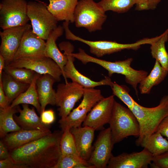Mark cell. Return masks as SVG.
<instances>
[{
  "label": "cell",
  "mask_w": 168,
  "mask_h": 168,
  "mask_svg": "<svg viewBox=\"0 0 168 168\" xmlns=\"http://www.w3.org/2000/svg\"><path fill=\"white\" fill-rule=\"evenodd\" d=\"M62 131H56L9 152V157L24 168H54L61 153Z\"/></svg>",
  "instance_id": "obj_1"
},
{
  "label": "cell",
  "mask_w": 168,
  "mask_h": 168,
  "mask_svg": "<svg viewBox=\"0 0 168 168\" xmlns=\"http://www.w3.org/2000/svg\"><path fill=\"white\" fill-rule=\"evenodd\" d=\"M72 55L84 64L91 62L100 65L108 71L109 77L114 73L124 75L126 82L133 87L137 95L138 84L148 75V72L146 71L136 70L131 67V64L133 61L132 58L115 62L107 61L91 56L81 48L79 49L78 53H72Z\"/></svg>",
  "instance_id": "obj_2"
},
{
  "label": "cell",
  "mask_w": 168,
  "mask_h": 168,
  "mask_svg": "<svg viewBox=\"0 0 168 168\" xmlns=\"http://www.w3.org/2000/svg\"><path fill=\"white\" fill-rule=\"evenodd\" d=\"M137 119L140 127V134L135 142L141 146L149 137L155 132L162 120L168 115V95L163 96L158 105L146 107L136 102L129 109Z\"/></svg>",
  "instance_id": "obj_3"
},
{
  "label": "cell",
  "mask_w": 168,
  "mask_h": 168,
  "mask_svg": "<svg viewBox=\"0 0 168 168\" xmlns=\"http://www.w3.org/2000/svg\"><path fill=\"white\" fill-rule=\"evenodd\" d=\"M108 124L114 145L129 136L138 138L139 135V125L134 114L115 100Z\"/></svg>",
  "instance_id": "obj_4"
},
{
  "label": "cell",
  "mask_w": 168,
  "mask_h": 168,
  "mask_svg": "<svg viewBox=\"0 0 168 168\" xmlns=\"http://www.w3.org/2000/svg\"><path fill=\"white\" fill-rule=\"evenodd\" d=\"M70 22L64 21L63 26L66 39L81 42L89 47L90 52L98 58L110 54L124 49L137 50L143 44H150V38H144L132 44H121L115 41L107 40L91 41L83 39L73 34L69 27Z\"/></svg>",
  "instance_id": "obj_5"
},
{
  "label": "cell",
  "mask_w": 168,
  "mask_h": 168,
  "mask_svg": "<svg viewBox=\"0 0 168 168\" xmlns=\"http://www.w3.org/2000/svg\"><path fill=\"white\" fill-rule=\"evenodd\" d=\"M105 12L94 0H79L74 12L75 25L90 32L101 30L107 19Z\"/></svg>",
  "instance_id": "obj_6"
},
{
  "label": "cell",
  "mask_w": 168,
  "mask_h": 168,
  "mask_svg": "<svg viewBox=\"0 0 168 168\" xmlns=\"http://www.w3.org/2000/svg\"><path fill=\"white\" fill-rule=\"evenodd\" d=\"M27 12L33 31L44 40L58 26V21L49 11L47 6L41 2H28Z\"/></svg>",
  "instance_id": "obj_7"
},
{
  "label": "cell",
  "mask_w": 168,
  "mask_h": 168,
  "mask_svg": "<svg viewBox=\"0 0 168 168\" xmlns=\"http://www.w3.org/2000/svg\"><path fill=\"white\" fill-rule=\"evenodd\" d=\"M83 99L79 105L68 115L58 121L59 127L63 132L66 128L81 126L88 114L93 107L104 98L100 90L84 88Z\"/></svg>",
  "instance_id": "obj_8"
},
{
  "label": "cell",
  "mask_w": 168,
  "mask_h": 168,
  "mask_svg": "<svg viewBox=\"0 0 168 168\" xmlns=\"http://www.w3.org/2000/svg\"><path fill=\"white\" fill-rule=\"evenodd\" d=\"M26 0H2L0 3V27L3 30L24 25L30 19Z\"/></svg>",
  "instance_id": "obj_9"
},
{
  "label": "cell",
  "mask_w": 168,
  "mask_h": 168,
  "mask_svg": "<svg viewBox=\"0 0 168 168\" xmlns=\"http://www.w3.org/2000/svg\"><path fill=\"white\" fill-rule=\"evenodd\" d=\"M60 49L63 50L64 54L68 57V60L63 68V77L65 83L68 82L67 78L71 79L84 88H94L101 86L107 85L110 86L113 82L110 77H105L104 79L99 81H93L80 73L75 68L74 64L75 58L71 54L74 50L73 45L68 42H63L59 44Z\"/></svg>",
  "instance_id": "obj_10"
},
{
  "label": "cell",
  "mask_w": 168,
  "mask_h": 168,
  "mask_svg": "<svg viewBox=\"0 0 168 168\" xmlns=\"http://www.w3.org/2000/svg\"><path fill=\"white\" fill-rule=\"evenodd\" d=\"M10 67L25 68L41 75L49 74L57 82L61 80L63 75L59 66L52 59L45 56H32L21 58L12 60L7 65Z\"/></svg>",
  "instance_id": "obj_11"
},
{
  "label": "cell",
  "mask_w": 168,
  "mask_h": 168,
  "mask_svg": "<svg viewBox=\"0 0 168 168\" xmlns=\"http://www.w3.org/2000/svg\"><path fill=\"white\" fill-rule=\"evenodd\" d=\"M84 88L75 82L60 83L56 91L55 105L61 119L67 117L75 104L83 96Z\"/></svg>",
  "instance_id": "obj_12"
},
{
  "label": "cell",
  "mask_w": 168,
  "mask_h": 168,
  "mask_svg": "<svg viewBox=\"0 0 168 168\" xmlns=\"http://www.w3.org/2000/svg\"><path fill=\"white\" fill-rule=\"evenodd\" d=\"M31 27V26L27 23L23 26L7 28L0 32V54L5 58V65L13 60L24 34Z\"/></svg>",
  "instance_id": "obj_13"
},
{
  "label": "cell",
  "mask_w": 168,
  "mask_h": 168,
  "mask_svg": "<svg viewBox=\"0 0 168 168\" xmlns=\"http://www.w3.org/2000/svg\"><path fill=\"white\" fill-rule=\"evenodd\" d=\"M114 145L110 128L103 129L95 141L88 162L95 168H105L113 154Z\"/></svg>",
  "instance_id": "obj_14"
},
{
  "label": "cell",
  "mask_w": 168,
  "mask_h": 168,
  "mask_svg": "<svg viewBox=\"0 0 168 168\" xmlns=\"http://www.w3.org/2000/svg\"><path fill=\"white\" fill-rule=\"evenodd\" d=\"M114 95L104 97L88 114L82 123L96 130L101 129L110 121L114 101Z\"/></svg>",
  "instance_id": "obj_15"
},
{
  "label": "cell",
  "mask_w": 168,
  "mask_h": 168,
  "mask_svg": "<svg viewBox=\"0 0 168 168\" xmlns=\"http://www.w3.org/2000/svg\"><path fill=\"white\" fill-rule=\"evenodd\" d=\"M153 156L145 148L139 152L130 153L123 152L118 156L112 155L107 168H147Z\"/></svg>",
  "instance_id": "obj_16"
},
{
  "label": "cell",
  "mask_w": 168,
  "mask_h": 168,
  "mask_svg": "<svg viewBox=\"0 0 168 168\" xmlns=\"http://www.w3.org/2000/svg\"><path fill=\"white\" fill-rule=\"evenodd\" d=\"M45 44L44 40L30 29L24 34L13 60L25 57L45 56Z\"/></svg>",
  "instance_id": "obj_17"
},
{
  "label": "cell",
  "mask_w": 168,
  "mask_h": 168,
  "mask_svg": "<svg viewBox=\"0 0 168 168\" xmlns=\"http://www.w3.org/2000/svg\"><path fill=\"white\" fill-rule=\"evenodd\" d=\"M51 132L50 130L43 131L21 129L8 133L1 140L9 151L20 147L28 143L41 138Z\"/></svg>",
  "instance_id": "obj_18"
},
{
  "label": "cell",
  "mask_w": 168,
  "mask_h": 168,
  "mask_svg": "<svg viewBox=\"0 0 168 168\" xmlns=\"http://www.w3.org/2000/svg\"><path fill=\"white\" fill-rule=\"evenodd\" d=\"M95 130L88 126L73 127L70 129L75 142L79 155L88 161L92 151V143Z\"/></svg>",
  "instance_id": "obj_19"
},
{
  "label": "cell",
  "mask_w": 168,
  "mask_h": 168,
  "mask_svg": "<svg viewBox=\"0 0 168 168\" xmlns=\"http://www.w3.org/2000/svg\"><path fill=\"white\" fill-rule=\"evenodd\" d=\"M55 82L54 78L49 74L41 75L37 79L36 89L41 107V114L47 105H55L56 93L53 88Z\"/></svg>",
  "instance_id": "obj_20"
},
{
  "label": "cell",
  "mask_w": 168,
  "mask_h": 168,
  "mask_svg": "<svg viewBox=\"0 0 168 168\" xmlns=\"http://www.w3.org/2000/svg\"><path fill=\"white\" fill-rule=\"evenodd\" d=\"M22 109H19V116L15 114L14 115L15 121L21 129L43 131L50 130L49 125L42 123L34 108H30L26 104H22Z\"/></svg>",
  "instance_id": "obj_21"
},
{
  "label": "cell",
  "mask_w": 168,
  "mask_h": 168,
  "mask_svg": "<svg viewBox=\"0 0 168 168\" xmlns=\"http://www.w3.org/2000/svg\"><path fill=\"white\" fill-rule=\"evenodd\" d=\"M64 29L62 26H59L53 30L46 40L45 55L53 60L60 67L63 77V68L67 62V56L62 54L56 44V41L63 34Z\"/></svg>",
  "instance_id": "obj_22"
},
{
  "label": "cell",
  "mask_w": 168,
  "mask_h": 168,
  "mask_svg": "<svg viewBox=\"0 0 168 168\" xmlns=\"http://www.w3.org/2000/svg\"><path fill=\"white\" fill-rule=\"evenodd\" d=\"M49 11L58 21L74 22V12L78 0H49Z\"/></svg>",
  "instance_id": "obj_23"
},
{
  "label": "cell",
  "mask_w": 168,
  "mask_h": 168,
  "mask_svg": "<svg viewBox=\"0 0 168 168\" xmlns=\"http://www.w3.org/2000/svg\"><path fill=\"white\" fill-rule=\"evenodd\" d=\"M168 71L163 68L156 60L154 66L150 73L140 83L139 89L141 94H149L152 87L157 85L164 80Z\"/></svg>",
  "instance_id": "obj_24"
},
{
  "label": "cell",
  "mask_w": 168,
  "mask_h": 168,
  "mask_svg": "<svg viewBox=\"0 0 168 168\" xmlns=\"http://www.w3.org/2000/svg\"><path fill=\"white\" fill-rule=\"evenodd\" d=\"M41 75L35 73L29 87L26 91L20 94L12 101L10 106L11 107H15L21 104H30L35 107L40 114L41 107L39 100L36 83L37 79Z\"/></svg>",
  "instance_id": "obj_25"
},
{
  "label": "cell",
  "mask_w": 168,
  "mask_h": 168,
  "mask_svg": "<svg viewBox=\"0 0 168 168\" xmlns=\"http://www.w3.org/2000/svg\"><path fill=\"white\" fill-rule=\"evenodd\" d=\"M10 106L6 109L0 108V137L2 139L9 133L21 129L14 119V114L19 112L20 107L19 105L14 107Z\"/></svg>",
  "instance_id": "obj_26"
},
{
  "label": "cell",
  "mask_w": 168,
  "mask_h": 168,
  "mask_svg": "<svg viewBox=\"0 0 168 168\" xmlns=\"http://www.w3.org/2000/svg\"><path fill=\"white\" fill-rule=\"evenodd\" d=\"M168 40V28L150 44V49L152 58L168 71V53L165 47V44Z\"/></svg>",
  "instance_id": "obj_27"
},
{
  "label": "cell",
  "mask_w": 168,
  "mask_h": 168,
  "mask_svg": "<svg viewBox=\"0 0 168 168\" xmlns=\"http://www.w3.org/2000/svg\"><path fill=\"white\" fill-rule=\"evenodd\" d=\"M2 83L4 92L10 103L26 91L30 85L18 82L5 72L2 75Z\"/></svg>",
  "instance_id": "obj_28"
},
{
  "label": "cell",
  "mask_w": 168,
  "mask_h": 168,
  "mask_svg": "<svg viewBox=\"0 0 168 168\" xmlns=\"http://www.w3.org/2000/svg\"><path fill=\"white\" fill-rule=\"evenodd\" d=\"M156 131L151 135L140 146L147 150L153 156L168 151V140Z\"/></svg>",
  "instance_id": "obj_29"
},
{
  "label": "cell",
  "mask_w": 168,
  "mask_h": 168,
  "mask_svg": "<svg viewBox=\"0 0 168 168\" xmlns=\"http://www.w3.org/2000/svg\"><path fill=\"white\" fill-rule=\"evenodd\" d=\"M136 3V0H101L98 4L105 12L111 11L118 13L128 11Z\"/></svg>",
  "instance_id": "obj_30"
},
{
  "label": "cell",
  "mask_w": 168,
  "mask_h": 168,
  "mask_svg": "<svg viewBox=\"0 0 168 168\" xmlns=\"http://www.w3.org/2000/svg\"><path fill=\"white\" fill-rule=\"evenodd\" d=\"M54 168H95L78 155L61 156Z\"/></svg>",
  "instance_id": "obj_31"
},
{
  "label": "cell",
  "mask_w": 168,
  "mask_h": 168,
  "mask_svg": "<svg viewBox=\"0 0 168 168\" xmlns=\"http://www.w3.org/2000/svg\"><path fill=\"white\" fill-rule=\"evenodd\" d=\"M3 70L5 73L16 81L29 84L33 81L36 73L27 68L12 67L6 65Z\"/></svg>",
  "instance_id": "obj_32"
},
{
  "label": "cell",
  "mask_w": 168,
  "mask_h": 168,
  "mask_svg": "<svg viewBox=\"0 0 168 168\" xmlns=\"http://www.w3.org/2000/svg\"><path fill=\"white\" fill-rule=\"evenodd\" d=\"M61 156L78 155L74 137L70 129L66 128L63 132L59 143Z\"/></svg>",
  "instance_id": "obj_33"
},
{
  "label": "cell",
  "mask_w": 168,
  "mask_h": 168,
  "mask_svg": "<svg viewBox=\"0 0 168 168\" xmlns=\"http://www.w3.org/2000/svg\"><path fill=\"white\" fill-rule=\"evenodd\" d=\"M110 87L113 95L121 100L129 109L136 102L129 95V89L127 87L119 85L115 82H113Z\"/></svg>",
  "instance_id": "obj_34"
},
{
  "label": "cell",
  "mask_w": 168,
  "mask_h": 168,
  "mask_svg": "<svg viewBox=\"0 0 168 168\" xmlns=\"http://www.w3.org/2000/svg\"><path fill=\"white\" fill-rule=\"evenodd\" d=\"M150 166L152 168H168V151L153 156Z\"/></svg>",
  "instance_id": "obj_35"
},
{
  "label": "cell",
  "mask_w": 168,
  "mask_h": 168,
  "mask_svg": "<svg viewBox=\"0 0 168 168\" xmlns=\"http://www.w3.org/2000/svg\"><path fill=\"white\" fill-rule=\"evenodd\" d=\"M161 0H136L135 9L137 11L152 10L156 9Z\"/></svg>",
  "instance_id": "obj_36"
},
{
  "label": "cell",
  "mask_w": 168,
  "mask_h": 168,
  "mask_svg": "<svg viewBox=\"0 0 168 168\" xmlns=\"http://www.w3.org/2000/svg\"><path fill=\"white\" fill-rule=\"evenodd\" d=\"M40 115L42 122L46 125H49L55 119L54 112L52 109L45 110Z\"/></svg>",
  "instance_id": "obj_37"
},
{
  "label": "cell",
  "mask_w": 168,
  "mask_h": 168,
  "mask_svg": "<svg viewBox=\"0 0 168 168\" xmlns=\"http://www.w3.org/2000/svg\"><path fill=\"white\" fill-rule=\"evenodd\" d=\"M156 131L160 132L162 135L166 137L168 140V115L161 121Z\"/></svg>",
  "instance_id": "obj_38"
},
{
  "label": "cell",
  "mask_w": 168,
  "mask_h": 168,
  "mask_svg": "<svg viewBox=\"0 0 168 168\" xmlns=\"http://www.w3.org/2000/svg\"><path fill=\"white\" fill-rule=\"evenodd\" d=\"M10 103L3 90L2 80L0 81V108H7L10 105Z\"/></svg>",
  "instance_id": "obj_39"
},
{
  "label": "cell",
  "mask_w": 168,
  "mask_h": 168,
  "mask_svg": "<svg viewBox=\"0 0 168 168\" xmlns=\"http://www.w3.org/2000/svg\"><path fill=\"white\" fill-rule=\"evenodd\" d=\"M0 168H24L20 165L15 163L9 157L0 160Z\"/></svg>",
  "instance_id": "obj_40"
},
{
  "label": "cell",
  "mask_w": 168,
  "mask_h": 168,
  "mask_svg": "<svg viewBox=\"0 0 168 168\" xmlns=\"http://www.w3.org/2000/svg\"><path fill=\"white\" fill-rule=\"evenodd\" d=\"M9 157V151L7 147L1 140L0 141V160L5 159Z\"/></svg>",
  "instance_id": "obj_41"
},
{
  "label": "cell",
  "mask_w": 168,
  "mask_h": 168,
  "mask_svg": "<svg viewBox=\"0 0 168 168\" xmlns=\"http://www.w3.org/2000/svg\"><path fill=\"white\" fill-rule=\"evenodd\" d=\"M5 66V60L4 58L0 54V81L2 80V70Z\"/></svg>",
  "instance_id": "obj_42"
},
{
  "label": "cell",
  "mask_w": 168,
  "mask_h": 168,
  "mask_svg": "<svg viewBox=\"0 0 168 168\" xmlns=\"http://www.w3.org/2000/svg\"></svg>",
  "instance_id": "obj_43"
}]
</instances>
